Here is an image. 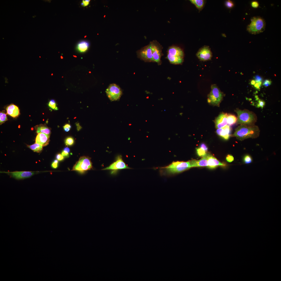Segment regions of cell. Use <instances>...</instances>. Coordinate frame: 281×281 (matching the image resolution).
<instances>
[{
	"label": "cell",
	"instance_id": "277c9868",
	"mask_svg": "<svg viewBox=\"0 0 281 281\" xmlns=\"http://www.w3.org/2000/svg\"><path fill=\"white\" fill-rule=\"evenodd\" d=\"M184 56L183 52L180 48L173 46L168 49L167 58L171 64H180L183 61Z\"/></svg>",
	"mask_w": 281,
	"mask_h": 281
},
{
	"label": "cell",
	"instance_id": "83f0119b",
	"mask_svg": "<svg viewBox=\"0 0 281 281\" xmlns=\"http://www.w3.org/2000/svg\"><path fill=\"white\" fill-rule=\"evenodd\" d=\"M196 153L200 157H203L206 154V152L201 148H196Z\"/></svg>",
	"mask_w": 281,
	"mask_h": 281
},
{
	"label": "cell",
	"instance_id": "d4e9b609",
	"mask_svg": "<svg viewBox=\"0 0 281 281\" xmlns=\"http://www.w3.org/2000/svg\"><path fill=\"white\" fill-rule=\"evenodd\" d=\"M8 120L6 114L4 110L0 112V125L4 123Z\"/></svg>",
	"mask_w": 281,
	"mask_h": 281
},
{
	"label": "cell",
	"instance_id": "484cf974",
	"mask_svg": "<svg viewBox=\"0 0 281 281\" xmlns=\"http://www.w3.org/2000/svg\"><path fill=\"white\" fill-rule=\"evenodd\" d=\"M243 161L245 164H248L252 162V159L250 155H246L243 157Z\"/></svg>",
	"mask_w": 281,
	"mask_h": 281
},
{
	"label": "cell",
	"instance_id": "6da1fadb",
	"mask_svg": "<svg viewBox=\"0 0 281 281\" xmlns=\"http://www.w3.org/2000/svg\"><path fill=\"white\" fill-rule=\"evenodd\" d=\"M260 131L258 127L255 125L251 126L240 125L236 128L232 136L242 141L249 138H257L259 136Z\"/></svg>",
	"mask_w": 281,
	"mask_h": 281
},
{
	"label": "cell",
	"instance_id": "7402d4cb",
	"mask_svg": "<svg viewBox=\"0 0 281 281\" xmlns=\"http://www.w3.org/2000/svg\"><path fill=\"white\" fill-rule=\"evenodd\" d=\"M190 1L200 11L202 9L205 3L204 1L203 0H190Z\"/></svg>",
	"mask_w": 281,
	"mask_h": 281
},
{
	"label": "cell",
	"instance_id": "ac0fdd59",
	"mask_svg": "<svg viewBox=\"0 0 281 281\" xmlns=\"http://www.w3.org/2000/svg\"><path fill=\"white\" fill-rule=\"evenodd\" d=\"M189 161L191 167L207 166V159L206 154L199 160L193 159Z\"/></svg>",
	"mask_w": 281,
	"mask_h": 281
},
{
	"label": "cell",
	"instance_id": "d6a6232c",
	"mask_svg": "<svg viewBox=\"0 0 281 281\" xmlns=\"http://www.w3.org/2000/svg\"><path fill=\"white\" fill-rule=\"evenodd\" d=\"M272 83L271 81L269 80L266 79L265 80L263 83V85L265 87H268Z\"/></svg>",
	"mask_w": 281,
	"mask_h": 281
},
{
	"label": "cell",
	"instance_id": "7c38bea8",
	"mask_svg": "<svg viewBox=\"0 0 281 281\" xmlns=\"http://www.w3.org/2000/svg\"><path fill=\"white\" fill-rule=\"evenodd\" d=\"M130 169L125 164L120 156H118L116 161L109 166L103 169V170H116L122 169Z\"/></svg>",
	"mask_w": 281,
	"mask_h": 281
},
{
	"label": "cell",
	"instance_id": "e575fe53",
	"mask_svg": "<svg viewBox=\"0 0 281 281\" xmlns=\"http://www.w3.org/2000/svg\"><path fill=\"white\" fill-rule=\"evenodd\" d=\"M251 4L252 7L254 8H257L259 6L258 3L256 1H252L251 3Z\"/></svg>",
	"mask_w": 281,
	"mask_h": 281
},
{
	"label": "cell",
	"instance_id": "30bf717a",
	"mask_svg": "<svg viewBox=\"0 0 281 281\" xmlns=\"http://www.w3.org/2000/svg\"><path fill=\"white\" fill-rule=\"evenodd\" d=\"M150 43L154 62H157L158 65H160L161 63V58L163 55L162 52V47L156 41L154 40Z\"/></svg>",
	"mask_w": 281,
	"mask_h": 281
},
{
	"label": "cell",
	"instance_id": "7a4b0ae2",
	"mask_svg": "<svg viewBox=\"0 0 281 281\" xmlns=\"http://www.w3.org/2000/svg\"><path fill=\"white\" fill-rule=\"evenodd\" d=\"M189 161L173 162L168 165L160 169V173L163 175L169 176L180 173L191 168Z\"/></svg>",
	"mask_w": 281,
	"mask_h": 281
},
{
	"label": "cell",
	"instance_id": "7bdbcfd3",
	"mask_svg": "<svg viewBox=\"0 0 281 281\" xmlns=\"http://www.w3.org/2000/svg\"><path fill=\"white\" fill-rule=\"evenodd\" d=\"M63 150H65V151H67V152H69L70 151V149L68 147H66L65 148H64V149H63Z\"/></svg>",
	"mask_w": 281,
	"mask_h": 281
},
{
	"label": "cell",
	"instance_id": "3957f363",
	"mask_svg": "<svg viewBox=\"0 0 281 281\" xmlns=\"http://www.w3.org/2000/svg\"><path fill=\"white\" fill-rule=\"evenodd\" d=\"M238 117L237 123L238 124L246 126L254 125L257 122L256 115L253 112L246 109L241 110L238 108L235 110Z\"/></svg>",
	"mask_w": 281,
	"mask_h": 281
},
{
	"label": "cell",
	"instance_id": "2e32d148",
	"mask_svg": "<svg viewBox=\"0 0 281 281\" xmlns=\"http://www.w3.org/2000/svg\"><path fill=\"white\" fill-rule=\"evenodd\" d=\"M216 132L218 135L227 140L231 136V129L229 125H227L222 128L218 129Z\"/></svg>",
	"mask_w": 281,
	"mask_h": 281
},
{
	"label": "cell",
	"instance_id": "4fadbf2b",
	"mask_svg": "<svg viewBox=\"0 0 281 281\" xmlns=\"http://www.w3.org/2000/svg\"><path fill=\"white\" fill-rule=\"evenodd\" d=\"M207 159V167L211 169H214L219 166L225 167L226 165L219 161L213 156L209 153L206 154Z\"/></svg>",
	"mask_w": 281,
	"mask_h": 281
},
{
	"label": "cell",
	"instance_id": "ab89813d",
	"mask_svg": "<svg viewBox=\"0 0 281 281\" xmlns=\"http://www.w3.org/2000/svg\"><path fill=\"white\" fill-rule=\"evenodd\" d=\"M261 84V82H256L254 85V86L255 88L257 90H259Z\"/></svg>",
	"mask_w": 281,
	"mask_h": 281
},
{
	"label": "cell",
	"instance_id": "f35d334b",
	"mask_svg": "<svg viewBox=\"0 0 281 281\" xmlns=\"http://www.w3.org/2000/svg\"><path fill=\"white\" fill-rule=\"evenodd\" d=\"M56 158L59 161H62L64 159V157L62 154H58L56 156Z\"/></svg>",
	"mask_w": 281,
	"mask_h": 281
},
{
	"label": "cell",
	"instance_id": "603a6c76",
	"mask_svg": "<svg viewBox=\"0 0 281 281\" xmlns=\"http://www.w3.org/2000/svg\"><path fill=\"white\" fill-rule=\"evenodd\" d=\"M227 119V123L229 126H231L237 122V118L234 114H228Z\"/></svg>",
	"mask_w": 281,
	"mask_h": 281
},
{
	"label": "cell",
	"instance_id": "8fae6325",
	"mask_svg": "<svg viewBox=\"0 0 281 281\" xmlns=\"http://www.w3.org/2000/svg\"><path fill=\"white\" fill-rule=\"evenodd\" d=\"M196 55L200 60L206 61L211 59L212 53L209 47L205 46L199 49Z\"/></svg>",
	"mask_w": 281,
	"mask_h": 281
},
{
	"label": "cell",
	"instance_id": "8992f818",
	"mask_svg": "<svg viewBox=\"0 0 281 281\" xmlns=\"http://www.w3.org/2000/svg\"><path fill=\"white\" fill-rule=\"evenodd\" d=\"M211 91L208 96V103L214 106H219L223 97V94L216 84L212 85Z\"/></svg>",
	"mask_w": 281,
	"mask_h": 281
},
{
	"label": "cell",
	"instance_id": "ba28073f",
	"mask_svg": "<svg viewBox=\"0 0 281 281\" xmlns=\"http://www.w3.org/2000/svg\"><path fill=\"white\" fill-rule=\"evenodd\" d=\"M138 57L145 62H154L150 43L137 52Z\"/></svg>",
	"mask_w": 281,
	"mask_h": 281
},
{
	"label": "cell",
	"instance_id": "ffe728a7",
	"mask_svg": "<svg viewBox=\"0 0 281 281\" xmlns=\"http://www.w3.org/2000/svg\"><path fill=\"white\" fill-rule=\"evenodd\" d=\"M89 46V43L87 41H81L79 42L77 44L76 49L79 52L84 53L88 50Z\"/></svg>",
	"mask_w": 281,
	"mask_h": 281
},
{
	"label": "cell",
	"instance_id": "9c48e42d",
	"mask_svg": "<svg viewBox=\"0 0 281 281\" xmlns=\"http://www.w3.org/2000/svg\"><path fill=\"white\" fill-rule=\"evenodd\" d=\"M106 92L108 98L112 101L119 99L122 94L120 87L114 84H110L106 90Z\"/></svg>",
	"mask_w": 281,
	"mask_h": 281
},
{
	"label": "cell",
	"instance_id": "52a82bcc",
	"mask_svg": "<svg viewBox=\"0 0 281 281\" xmlns=\"http://www.w3.org/2000/svg\"><path fill=\"white\" fill-rule=\"evenodd\" d=\"M91 159L86 156L81 157L73 168L72 170L83 172L92 168Z\"/></svg>",
	"mask_w": 281,
	"mask_h": 281
},
{
	"label": "cell",
	"instance_id": "ee69618b",
	"mask_svg": "<svg viewBox=\"0 0 281 281\" xmlns=\"http://www.w3.org/2000/svg\"><path fill=\"white\" fill-rule=\"evenodd\" d=\"M256 83V81L255 80H252L251 82V85H254Z\"/></svg>",
	"mask_w": 281,
	"mask_h": 281
},
{
	"label": "cell",
	"instance_id": "836d02e7",
	"mask_svg": "<svg viewBox=\"0 0 281 281\" xmlns=\"http://www.w3.org/2000/svg\"><path fill=\"white\" fill-rule=\"evenodd\" d=\"M71 127V126L69 124H66L63 126V128L65 131L68 132L69 131Z\"/></svg>",
	"mask_w": 281,
	"mask_h": 281
},
{
	"label": "cell",
	"instance_id": "60d3db41",
	"mask_svg": "<svg viewBox=\"0 0 281 281\" xmlns=\"http://www.w3.org/2000/svg\"><path fill=\"white\" fill-rule=\"evenodd\" d=\"M69 152L63 150L61 154L63 156L68 157L69 156Z\"/></svg>",
	"mask_w": 281,
	"mask_h": 281
},
{
	"label": "cell",
	"instance_id": "d6986e66",
	"mask_svg": "<svg viewBox=\"0 0 281 281\" xmlns=\"http://www.w3.org/2000/svg\"><path fill=\"white\" fill-rule=\"evenodd\" d=\"M6 110L7 114L13 118L18 117L20 114L18 107L13 104H11L7 106Z\"/></svg>",
	"mask_w": 281,
	"mask_h": 281
},
{
	"label": "cell",
	"instance_id": "74e56055",
	"mask_svg": "<svg viewBox=\"0 0 281 281\" xmlns=\"http://www.w3.org/2000/svg\"><path fill=\"white\" fill-rule=\"evenodd\" d=\"M255 81L256 82H261L262 80L261 77L258 75H256L255 77Z\"/></svg>",
	"mask_w": 281,
	"mask_h": 281
},
{
	"label": "cell",
	"instance_id": "d590c367",
	"mask_svg": "<svg viewBox=\"0 0 281 281\" xmlns=\"http://www.w3.org/2000/svg\"><path fill=\"white\" fill-rule=\"evenodd\" d=\"M90 0H82L81 3V5L83 7H86L89 4Z\"/></svg>",
	"mask_w": 281,
	"mask_h": 281
},
{
	"label": "cell",
	"instance_id": "f1b7e54d",
	"mask_svg": "<svg viewBox=\"0 0 281 281\" xmlns=\"http://www.w3.org/2000/svg\"><path fill=\"white\" fill-rule=\"evenodd\" d=\"M74 142L73 139L71 137L67 138L65 140V143L66 145H72L74 144Z\"/></svg>",
	"mask_w": 281,
	"mask_h": 281
},
{
	"label": "cell",
	"instance_id": "9a60e30c",
	"mask_svg": "<svg viewBox=\"0 0 281 281\" xmlns=\"http://www.w3.org/2000/svg\"><path fill=\"white\" fill-rule=\"evenodd\" d=\"M50 135L43 133H38L35 139V143L39 144L43 146L47 145L49 142Z\"/></svg>",
	"mask_w": 281,
	"mask_h": 281
},
{
	"label": "cell",
	"instance_id": "cb8c5ba5",
	"mask_svg": "<svg viewBox=\"0 0 281 281\" xmlns=\"http://www.w3.org/2000/svg\"><path fill=\"white\" fill-rule=\"evenodd\" d=\"M42 146L37 143H35L33 145H28L29 148L33 151L34 152H40L42 149Z\"/></svg>",
	"mask_w": 281,
	"mask_h": 281
},
{
	"label": "cell",
	"instance_id": "4316f807",
	"mask_svg": "<svg viewBox=\"0 0 281 281\" xmlns=\"http://www.w3.org/2000/svg\"><path fill=\"white\" fill-rule=\"evenodd\" d=\"M48 105L50 108L53 110H58V109L56 106V102L54 100H50L49 102Z\"/></svg>",
	"mask_w": 281,
	"mask_h": 281
},
{
	"label": "cell",
	"instance_id": "44dd1931",
	"mask_svg": "<svg viewBox=\"0 0 281 281\" xmlns=\"http://www.w3.org/2000/svg\"><path fill=\"white\" fill-rule=\"evenodd\" d=\"M36 127L37 133H42L50 135V130L46 125L40 124L37 126Z\"/></svg>",
	"mask_w": 281,
	"mask_h": 281
},
{
	"label": "cell",
	"instance_id": "4dcf8cb0",
	"mask_svg": "<svg viewBox=\"0 0 281 281\" xmlns=\"http://www.w3.org/2000/svg\"><path fill=\"white\" fill-rule=\"evenodd\" d=\"M226 6L228 8H231L234 6V4L233 2L230 0H227L225 2Z\"/></svg>",
	"mask_w": 281,
	"mask_h": 281
},
{
	"label": "cell",
	"instance_id": "5bb4252c",
	"mask_svg": "<svg viewBox=\"0 0 281 281\" xmlns=\"http://www.w3.org/2000/svg\"><path fill=\"white\" fill-rule=\"evenodd\" d=\"M227 113H222L215 119V125L216 129L222 128L227 125Z\"/></svg>",
	"mask_w": 281,
	"mask_h": 281
},
{
	"label": "cell",
	"instance_id": "1f68e13d",
	"mask_svg": "<svg viewBox=\"0 0 281 281\" xmlns=\"http://www.w3.org/2000/svg\"><path fill=\"white\" fill-rule=\"evenodd\" d=\"M226 160L229 162H231L234 160L233 157L231 155L228 154L227 155L226 158Z\"/></svg>",
	"mask_w": 281,
	"mask_h": 281
},
{
	"label": "cell",
	"instance_id": "f546056e",
	"mask_svg": "<svg viewBox=\"0 0 281 281\" xmlns=\"http://www.w3.org/2000/svg\"><path fill=\"white\" fill-rule=\"evenodd\" d=\"M265 105V102L263 100L259 99L258 101V103L257 105L258 108H263Z\"/></svg>",
	"mask_w": 281,
	"mask_h": 281
},
{
	"label": "cell",
	"instance_id": "5b68a950",
	"mask_svg": "<svg viewBox=\"0 0 281 281\" xmlns=\"http://www.w3.org/2000/svg\"><path fill=\"white\" fill-rule=\"evenodd\" d=\"M265 25L263 18L259 16H254L251 18L250 23L247 26V30L251 34H258L264 31Z\"/></svg>",
	"mask_w": 281,
	"mask_h": 281
},
{
	"label": "cell",
	"instance_id": "e0dca14e",
	"mask_svg": "<svg viewBox=\"0 0 281 281\" xmlns=\"http://www.w3.org/2000/svg\"><path fill=\"white\" fill-rule=\"evenodd\" d=\"M34 174L33 172L30 171H19L11 173L10 175L17 179H21L30 177Z\"/></svg>",
	"mask_w": 281,
	"mask_h": 281
},
{
	"label": "cell",
	"instance_id": "8d00e7d4",
	"mask_svg": "<svg viewBox=\"0 0 281 281\" xmlns=\"http://www.w3.org/2000/svg\"><path fill=\"white\" fill-rule=\"evenodd\" d=\"M200 148L204 150L206 152L208 150V148L206 145L204 143H201L200 145Z\"/></svg>",
	"mask_w": 281,
	"mask_h": 281
},
{
	"label": "cell",
	"instance_id": "b9f144b4",
	"mask_svg": "<svg viewBox=\"0 0 281 281\" xmlns=\"http://www.w3.org/2000/svg\"><path fill=\"white\" fill-rule=\"evenodd\" d=\"M58 163L55 162L54 161L51 164V166L54 168H56L58 167Z\"/></svg>",
	"mask_w": 281,
	"mask_h": 281
}]
</instances>
